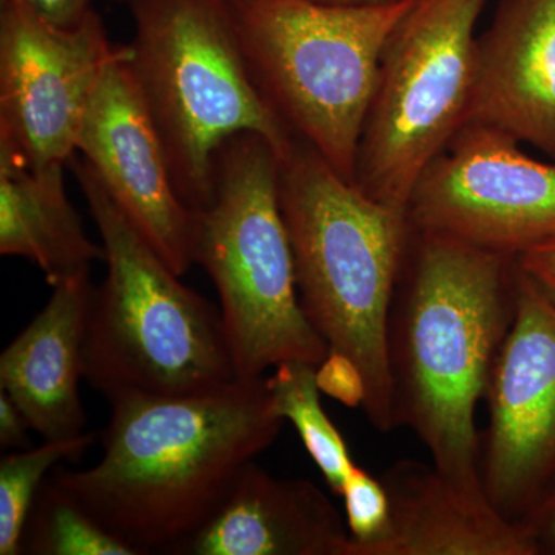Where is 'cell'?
<instances>
[{
    "mask_svg": "<svg viewBox=\"0 0 555 555\" xmlns=\"http://www.w3.org/2000/svg\"><path fill=\"white\" fill-rule=\"evenodd\" d=\"M389 526L371 555H537L526 524L460 491L433 463L404 459L383 474Z\"/></svg>",
    "mask_w": 555,
    "mask_h": 555,
    "instance_id": "16",
    "label": "cell"
},
{
    "mask_svg": "<svg viewBox=\"0 0 555 555\" xmlns=\"http://www.w3.org/2000/svg\"><path fill=\"white\" fill-rule=\"evenodd\" d=\"M46 20L61 27H73L93 9V0H27Z\"/></svg>",
    "mask_w": 555,
    "mask_h": 555,
    "instance_id": "25",
    "label": "cell"
},
{
    "mask_svg": "<svg viewBox=\"0 0 555 555\" xmlns=\"http://www.w3.org/2000/svg\"><path fill=\"white\" fill-rule=\"evenodd\" d=\"M485 398L486 499L507 520L526 524L555 485V301L518 264L516 313Z\"/></svg>",
    "mask_w": 555,
    "mask_h": 555,
    "instance_id": "11",
    "label": "cell"
},
{
    "mask_svg": "<svg viewBox=\"0 0 555 555\" xmlns=\"http://www.w3.org/2000/svg\"><path fill=\"white\" fill-rule=\"evenodd\" d=\"M312 2L338 7H377L389 5V3L401 2V0H312Z\"/></svg>",
    "mask_w": 555,
    "mask_h": 555,
    "instance_id": "27",
    "label": "cell"
},
{
    "mask_svg": "<svg viewBox=\"0 0 555 555\" xmlns=\"http://www.w3.org/2000/svg\"><path fill=\"white\" fill-rule=\"evenodd\" d=\"M486 0H415L387 40L358 145L356 185L406 211L426 167L467 122Z\"/></svg>",
    "mask_w": 555,
    "mask_h": 555,
    "instance_id": "8",
    "label": "cell"
},
{
    "mask_svg": "<svg viewBox=\"0 0 555 555\" xmlns=\"http://www.w3.org/2000/svg\"><path fill=\"white\" fill-rule=\"evenodd\" d=\"M339 496L345 503L349 555H371L389 526V499L382 478L357 465Z\"/></svg>",
    "mask_w": 555,
    "mask_h": 555,
    "instance_id": "21",
    "label": "cell"
},
{
    "mask_svg": "<svg viewBox=\"0 0 555 555\" xmlns=\"http://www.w3.org/2000/svg\"><path fill=\"white\" fill-rule=\"evenodd\" d=\"M526 525L534 535L539 554L545 546L555 551V485L537 507L534 514L528 518Z\"/></svg>",
    "mask_w": 555,
    "mask_h": 555,
    "instance_id": "26",
    "label": "cell"
},
{
    "mask_svg": "<svg viewBox=\"0 0 555 555\" xmlns=\"http://www.w3.org/2000/svg\"><path fill=\"white\" fill-rule=\"evenodd\" d=\"M119 2L134 22L130 72L185 206L210 203L215 156L230 138L259 134L286 155L295 137L250 78L228 0Z\"/></svg>",
    "mask_w": 555,
    "mask_h": 555,
    "instance_id": "6",
    "label": "cell"
},
{
    "mask_svg": "<svg viewBox=\"0 0 555 555\" xmlns=\"http://www.w3.org/2000/svg\"><path fill=\"white\" fill-rule=\"evenodd\" d=\"M100 230L107 275L91 291L83 379L120 392H206L238 379L221 310L184 286L86 159H69Z\"/></svg>",
    "mask_w": 555,
    "mask_h": 555,
    "instance_id": "4",
    "label": "cell"
},
{
    "mask_svg": "<svg viewBox=\"0 0 555 555\" xmlns=\"http://www.w3.org/2000/svg\"><path fill=\"white\" fill-rule=\"evenodd\" d=\"M278 192L302 309L328 352L360 369L369 422L390 433L387 327L411 235L406 211L372 199L298 138L280 159Z\"/></svg>",
    "mask_w": 555,
    "mask_h": 555,
    "instance_id": "3",
    "label": "cell"
},
{
    "mask_svg": "<svg viewBox=\"0 0 555 555\" xmlns=\"http://www.w3.org/2000/svg\"><path fill=\"white\" fill-rule=\"evenodd\" d=\"M517 264L555 301V240L524 251Z\"/></svg>",
    "mask_w": 555,
    "mask_h": 555,
    "instance_id": "23",
    "label": "cell"
},
{
    "mask_svg": "<svg viewBox=\"0 0 555 555\" xmlns=\"http://www.w3.org/2000/svg\"><path fill=\"white\" fill-rule=\"evenodd\" d=\"M98 11L61 27L27 0L0 7V155L65 166L109 62L118 54Z\"/></svg>",
    "mask_w": 555,
    "mask_h": 555,
    "instance_id": "10",
    "label": "cell"
},
{
    "mask_svg": "<svg viewBox=\"0 0 555 555\" xmlns=\"http://www.w3.org/2000/svg\"><path fill=\"white\" fill-rule=\"evenodd\" d=\"M65 166L28 167L0 155V255L35 262L51 287L104 261L64 184Z\"/></svg>",
    "mask_w": 555,
    "mask_h": 555,
    "instance_id": "17",
    "label": "cell"
},
{
    "mask_svg": "<svg viewBox=\"0 0 555 555\" xmlns=\"http://www.w3.org/2000/svg\"><path fill=\"white\" fill-rule=\"evenodd\" d=\"M516 281L517 258L411 230L387 327L398 426L478 500L488 499L476 412L513 324Z\"/></svg>",
    "mask_w": 555,
    "mask_h": 555,
    "instance_id": "2",
    "label": "cell"
},
{
    "mask_svg": "<svg viewBox=\"0 0 555 555\" xmlns=\"http://www.w3.org/2000/svg\"><path fill=\"white\" fill-rule=\"evenodd\" d=\"M96 433L67 440H43L0 462V555L24 554V534L40 488L57 463L82 455L98 440Z\"/></svg>",
    "mask_w": 555,
    "mask_h": 555,
    "instance_id": "20",
    "label": "cell"
},
{
    "mask_svg": "<svg viewBox=\"0 0 555 555\" xmlns=\"http://www.w3.org/2000/svg\"><path fill=\"white\" fill-rule=\"evenodd\" d=\"M28 430H31V427L21 409L5 390L0 389V447L3 451H22L30 448Z\"/></svg>",
    "mask_w": 555,
    "mask_h": 555,
    "instance_id": "24",
    "label": "cell"
},
{
    "mask_svg": "<svg viewBox=\"0 0 555 555\" xmlns=\"http://www.w3.org/2000/svg\"><path fill=\"white\" fill-rule=\"evenodd\" d=\"M214 164L211 201L193 210V261L217 287L236 377L262 378L288 361L320 366L328 347L299 299L276 150L259 134L241 133Z\"/></svg>",
    "mask_w": 555,
    "mask_h": 555,
    "instance_id": "5",
    "label": "cell"
},
{
    "mask_svg": "<svg viewBox=\"0 0 555 555\" xmlns=\"http://www.w3.org/2000/svg\"><path fill=\"white\" fill-rule=\"evenodd\" d=\"M258 93L295 138L356 184L358 145L379 62L415 0L338 7L312 0H228Z\"/></svg>",
    "mask_w": 555,
    "mask_h": 555,
    "instance_id": "7",
    "label": "cell"
},
{
    "mask_svg": "<svg viewBox=\"0 0 555 555\" xmlns=\"http://www.w3.org/2000/svg\"><path fill=\"white\" fill-rule=\"evenodd\" d=\"M107 400L100 462L60 467L51 477L138 555L173 554L286 423L273 411L266 377L184 396L120 392Z\"/></svg>",
    "mask_w": 555,
    "mask_h": 555,
    "instance_id": "1",
    "label": "cell"
},
{
    "mask_svg": "<svg viewBox=\"0 0 555 555\" xmlns=\"http://www.w3.org/2000/svg\"><path fill=\"white\" fill-rule=\"evenodd\" d=\"M24 554L138 555L54 481L51 474L31 507Z\"/></svg>",
    "mask_w": 555,
    "mask_h": 555,
    "instance_id": "19",
    "label": "cell"
},
{
    "mask_svg": "<svg viewBox=\"0 0 555 555\" xmlns=\"http://www.w3.org/2000/svg\"><path fill=\"white\" fill-rule=\"evenodd\" d=\"M467 122L495 127L555 160V0H500L478 36Z\"/></svg>",
    "mask_w": 555,
    "mask_h": 555,
    "instance_id": "13",
    "label": "cell"
},
{
    "mask_svg": "<svg viewBox=\"0 0 555 555\" xmlns=\"http://www.w3.org/2000/svg\"><path fill=\"white\" fill-rule=\"evenodd\" d=\"M76 152L179 276L193 264L195 211L182 203L166 150L119 46L80 124Z\"/></svg>",
    "mask_w": 555,
    "mask_h": 555,
    "instance_id": "12",
    "label": "cell"
},
{
    "mask_svg": "<svg viewBox=\"0 0 555 555\" xmlns=\"http://www.w3.org/2000/svg\"><path fill=\"white\" fill-rule=\"evenodd\" d=\"M345 514L312 481L278 478L257 463L175 555H349Z\"/></svg>",
    "mask_w": 555,
    "mask_h": 555,
    "instance_id": "14",
    "label": "cell"
},
{
    "mask_svg": "<svg viewBox=\"0 0 555 555\" xmlns=\"http://www.w3.org/2000/svg\"><path fill=\"white\" fill-rule=\"evenodd\" d=\"M520 144L466 122L416 181L409 228L513 258L555 240V160L534 159Z\"/></svg>",
    "mask_w": 555,
    "mask_h": 555,
    "instance_id": "9",
    "label": "cell"
},
{
    "mask_svg": "<svg viewBox=\"0 0 555 555\" xmlns=\"http://www.w3.org/2000/svg\"><path fill=\"white\" fill-rule=\"evenodd\" d=\"M317 385L321 393L334 398L347 408H363L366 386L360 369L346 356L328 352L326 360L317 366Z\"/></svg>",
    "mask_w": 555,
    "mask_h": 555,
    "instance_id": "22",
    "label": "cell"
},
{
    "mask_svg": "<svg viewBox=\"0 0 555 555\" xmlns=\"http://www.w3.org/2000/svg\"><path fill=\"white\" fill-rule=\"evenodd\" d=\"M266 387L275 414L294 425L328 488L339 496L357 465L345 438L321 404L315 364L305 361L280 364L272 377L266 378Z\"/></svg>",
    "mask_w": 555,
    "mask_h": 555,
    "instance_id": "18",
    "label": "cell"
},
{
    "mask_svg": "<svg viewBox=\"0 0 555 555\" xmlns=\"http://www.w3.org/2000/svg\"><path fill=\"white\" fill-rule=\"evenodd\" d=\"M91 291L90 270L57 283L46 308L0 356V389L43 440L86 433L79 382Z\"/></svg>",
    "mask_w": 555,
    "mask_h": 555,
    "instance_id": "15",
    "label": "cell"
}]
</instances>
